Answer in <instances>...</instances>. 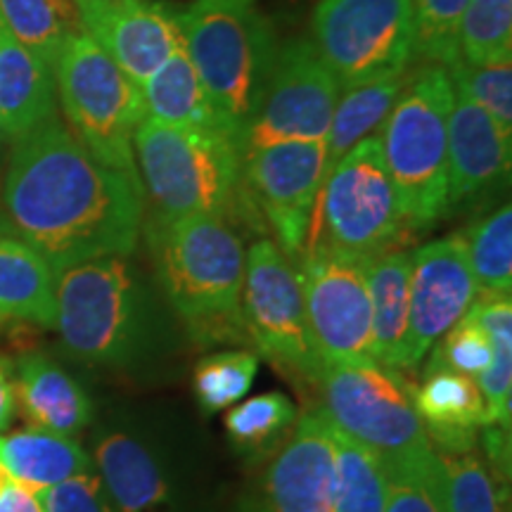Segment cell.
Here are the masks:
<instances>
[{
  "instance_id": "obj_1",
  "label": "cell",
  "mask_w": 512,
  "mask_h": 512,
  "mask_svg": "<svg viewBox=\"0 0 512 512\" xmlns=\"http://www.w3.org/2000/svg\"><path fill=\"white\" fill-rule=\"evenodd\" d=\"M143 214L140 181L98 162L57 114L12 140L0 181V226L55 271L131 256Z\"/></svg>"
},
{
  "instance_id": "obj_2",
  "label": "cell",
  "mask_w": 512,
  "mask_h": 512,
  "mask_svg": "<svg viewBox=\"0 0 512 512\" xmlns=\"http://www.w3.org/2000/svg\"><path fill=\"white\" fill-rule=\"evenodd\" d=\"M143 228L159 283L190 337L197 344H249L240 306L247 252L226 216L190 214Z\"/></svg>"
},
{
  "instance_id": "obj_3",
  "label": "cell",
  "mask_w": 512,
  "mask_h": 512,
  "mask_svg": "<svg viewBox=\"0 0 512 512\" xmlns=\"http://www.w3.org/2000/svg\"><path fill=\"white\" fill-rule=\"evenodd\" d=\"M178 27L223 131L242 150L278 55L271 27L252 0H195L178 10Z\"/></svg>"
},
{
  "instance_id": "obj_4",
  "label": "cell",
  "mask_w": 512,
  "mask_h": 512,
  "mask_svg": "<svg viewBox=\"0 0 512 512\" xmlns=\"http://www.w3.org/2000/svg\"><path fill=\"white\" fill-rule=\"evenodd\" d=\"M133 157L150 221L228 214L242 171V150L228 133L145 117L133 133Z\"/></svg>"
},
{
  "instance_id": "obj_5",
  "label": "cell",
  "mask_w": 512,
  "mask_h": 512,
  "mask_svg": "<svg viewBox=\"0 0 512 512\" xmlns=\"http://www.w3.org/2000/svg\"><path fill=\"white\" fill-rule=\"evenodd\" d=\"M453 91L446 67L425 64L380 128L382 155L406 226L427 228L451 211L448 192V117Z\"/></svg>"
},
{
  "instance_id": "obj_6",
  "label": "cell",
  "mask_w": 512,
  "mask_h": 512,
  "mask_svg": "<svg viewBox=\"0 0 512 512\" xmlns=\"http://www.w3.org/2000/svg\"><path fill=\"white\" fill-rule=\"evenodd\" d=\"M55 330L86 366L124 368L143 356L147 306L128 256H102L55 275Z\"/></svg>"
},
{
  "instance_id": "obj_7",
  "label": "cell",
  "mask_w": 512,
  "mask_h": 512,
  "mask_svg": "<svg viewBox=\"0 0 512 512\" xmlns=\"http://www.w3.org/2000/svg\"><path fill=\"white\" fill-rule=\"evenodd\" d=\"M53 74L74 136L98 162L140 181L133 133L145 119V102L136 83L86 31L69 38L57 55Z\"/></svg>"
},
{
  "instance_id": "obj_8",
  "label": "cell",
  "mask_w": 512,
  "mask_h": 512,
  "mask_svg": "<svg viewBox=\"0 0 512 512\" xmlns=\"http://www.w3.org/2000/svg\"><path fill=\"white\" fill-rule=\"evenodd\" d=\"M403 228L406 221L384 162L382 138L373 133L332 164L313 209V240L306 249L370 259L387 252Z\"/></svg>"
},
{
  "instance_id": "obj_9",
  "label": "cell",
  "mask_w": 512,
  "mask_h": 512,
  "mask_svg": "<svg viewBox=\"0 0 512 512\" xmlns=\"http://www.w3.org/2000/svg\"><path fill=\"white\" fill-rule=\"evenodd\" d=\"M323 411L339 432L382 458L387 467L430 456L434 448L399 370L380 363L323 366L318 377Z\"/></svg>"
},
{
  "instance_id": "obj_10",
  "label": "cell",
  "mask_w": 512,
  "mask_h": 512,
  "mask_svg": "<svg viewBox=\"0 0 512 512\" xmlns=\"http://www.w3.org/2000/svg\"><path fill=\"white\" fill-rule=\"evenodd\" d=\"M311 43L342 91L406 72L413 60V0H320Z\"/></svg>"
},
{
  "instance_id": "obj_11",
  "label": "cell",
  "mask_w": 512,
  "mask_h": 512,
  "mask_svg": "<svg viewBox=\"0 0 512 512\" xmlns=\"http://www.w3.org/2000/svg\"><path fill=\"white\" fill-rule=\"evenodd\" d=\"M240 306L249 344L292 380L318 384L323 363L313 349L302 275L273 240L249 247Z\"/></svg>"
},
{
  "instance_id": "obj_12",
  "label": "cell",
  "mask_w": 512,
  "mask_h": 512,
  "mask_svg": "<svg viewBox=\"0 0 512 512\" xmlns=\"http://www.w3.org/2000/svg\"><path fill=\"white\" fill-rule=\"evenodd\" d=\"M299 275L318 361L323 366L375 361L366 259L306 249Z\"/></svg>"
},
{
  "instance_id": "obj_13",
  "label": "cell",
  "mask_w": 512,
  "mask_h": 512,
  "mask_svg": "<svg viewBox=\"0 0 512 512\" xmlns=\"http://www.w3.org/2000/svg\"><path fill=\"white\" fill-rule=\"evenodd\" d=\"M330 171L325 140H292L242 155V176L268 226L275 245L290 261L309 245L313 209Z\"/></svg>"
},
{
  "instance_id": "obj_14",
  "label": "cell",
  "mask_w": 512,
  "mask_h": 512,
  "mask_svg": "<svg viewBox=\"0 0 512 512\" xmlns=\"http://www.w3.org/2000/svg\"><path fill=\"white\" fill-rule=\"evenodd\" d=\"M339 93L337 76L311 41H294L278 50L264 102L249 126L242 155L292 140H325Z\"/></svg>"
},
{
  "instance_id": "obj_15",
  "label": "cell",
  "mask_w": 512,
  "mask_h": 512,
  "mask_svg": "<svg viewBox=\"0 0 512 512\" xmlns=\"http://www.w3.org/2000/svg\"><path fill=\"white\" fill-rule=\"evenodd\" d=\"M477 299V283L467 259L465 233H451L411 252V311L403 370L415 368L434 344Z\"/></svg>"
},
{
  "instance_id": "obj_16",
  "label": "cell",
  "mask_w": 512,
  "mask_h": 512,
  "mask_svg": "<svg viewBox=\"0 0 512 512\" xmlns=\"http://www.w3.org/2000/svg\"><path fill=\"white\" fill-rule=\"evenodd\" d=\"M337 427L323 408H309L275 451L264 477L266 512H335Z\"/></svg>"
},
{
  "instance_id": "obj_17",
  "label": "cell",
  "mask_w": 512,
  "mask_h": 512,
  "mask_svg": "<svg viewBox=\"0 0 512 512\" xmlns=\"http://www.w3.org/2000/svg\"><path fill=\"white\" fill-rule=\"evenodd\" d=\"M81 27L140 88L183 46L178 10L157 0H74Z\"/></svg>"
},
{
  "instance_id": "obj_18",
  "label": "cell",
  "mask_w": 512,
  "mask_h": 512,
  "mask_svg": "<svg viewBox=\"0 0 512 512\" xmlns=\"http://www.w3.org/2000/svg\"><path fill=\"white\" fill-rule=\"evenodd\" d=\"M95 470L117 512H181L176 489L157 451L128 430L95 439Z\"/></svg>"
},
{
  "instance_id": "obj_19",
  "label": "cell",
  "mask_w": 512,
  "mask_h": 512,
  "mask_svg": "<svg viewBox=\"0 0 512 512\" xmlns=\"http://www.w3.org/2000/svg\"><path fill=\"white\" fill-rule=\"evenodd\" d=\"M512 136L465 95L453 98L448 117V192L451 207L482 195L510 174Z\"/></svg>"
},
{
  "instance_id": "obj_20",
  "label": "cell",
  "mask_w": 512,
  "mask_h": 512,
  "mask_svg": "<svg viewBox=\"0 0 512 512\" xmlns=\"http://www.w3.org/2000/svg\"><path fill=\"white\" fill-rule=\"evenodd\" d=\"M413 403L437 453L475 451L479 430L491 425L479 384L448 368L427 366Z\"/></svg>"
},
{
  "instance_id": "obj_21",
  "label": "cell",
  "mask_w": 512,
  "mask_h": 512,
  "mask_svg": "<svg viewBox=\"0 0 512 512\" xmlns=\"http://www.w3.org/2000/svg\"><path fill=\"white\" fill-rule=\"evenodd\" d=\"M15 403L31 427L76 437L91 425L95 408L86 389L62 366L41 354L17 361Z\"/></svg>"
},
{
  "instance_id": "obj_22",
  "label": "cell",
  "mask_w": 512,
  "mask_h": 512,
  "mask_svg": "<svg viewBox=\"0 0 512 512\" xmlns=\"http://www.w3.org/2000/svg\"><path fill=\"white\" fill-rule=\"evenodd\" d=\"M53 67L22 46L0 22V128L15 140L53 117Z\"/></svg>"
},
{
  "instance_id": "obj_23",
  "label": "cell",
  "mask_w": 512,
  "mask_h": 512,
  "mask_svg": "<svg viewBox=\"0 0 512 512\" xmlns=\"http://www.w3.org/2000/svg\"><path fill=\"white\" fill-rule=\"evenodd\" d=\"M373 306V356L384 368L403 370L411 311V252L387 249L366 259Z\"/></svg>"
},
{
  "instance_id": "obj_24",
  "label": "cell",
  "mask_w": 512,
  "mask_h": 512,
  "mask_svg": "<svg viewBox=\"0 0 512 512\" xmlns=\"http://www.w3.org/2000/svg\"><path fill=\"white\" fill-rule=\"evenodd\" d=\"M0 467L12 482L34 494L95 472L93 456L74 437L36 427L0 437Z\"/></svg>"
},
{
  "instance_id": "obj_25",
  "label": "cell",
  "mask_w": 512,
  "mask_h": 512,
  "mask_svg": "<svg viewBox=\"0 0 512 512\" xmlns=\"http://www.w3.org/2000/svg\"><path fill=\"white\" fill-rule=\"evenodd\" d=\"M55 275L34 247L0 235V323L55 328Z\"/></svg>"
},
{
  "instance_id": "obj_26",
  "label": "cell",
  "mask_w": 512,
  "mask_h": 512,
  "mask_svg": "<svg viewBox=\"0 0 512 512\" xmlns=\"http://www.w3.org/2000/svg\"><path fill=\"white\" fill-rule=\"evenodd\" d=\"M140 93H143L147 119L171 126L219 128L223 131L183 46L147 76V81L140 86Z\"/></svg>"
},
{
  "instance_id": "obj_27",
  "label": "cell",
  "mask_w": 512,
  "mask_h": 512,
  "mask_svg": "<svg viewBox=\"0 0 512 512\" xmlns=\"http://www.w3.org/2000/svg\"><path fill=\"white\" fill-rule=\"evenodd\" d=\"M408 76L411 74L406 72L389 74L339 93L328 138H325L330 169L339 157L347 155L351 147L361 143L363 138L380 133L389 112L394 110L396 100L406 88Z\"/></svg>"
},
{
  "instance_id": "obj_28",
  "label": "cell",
  "mask_w": 512,
  "mask_h": 512,
  "mask_svg": "<svg viewBox=\"0 0 512 512\" xmlns=\"http://www.w3.org/2000/svg\"><path fill=\"white\" fill-rule=\"evenodd\" d=\"M467 316L482 325L494 347V361L477 377L491 425L510 430L512 408V302L505 294H479Z\"/></svg>"
},
{
  "instance_id": "obj_29",
  "label": "cell",
  "mask_w": 512,
  "mask_h": 512,
  "mask_svg": "<svg viewBox=\"0 0 512 512\" xmlns=\"http://www.w3.org/2000/svg\"><path fill=\"white\" fill-rule=\"evenodd\" d=\"M0 22L48 67L69 38L83 31L74 0H0Z\"/></svg>"
},
{
  "instance_id": "obj_30",
  "label": "cell",
  "mask_w": 512,
  "mask_h": 512,
  "mask_svg": "<svg viewBox=\"0 0 512 512\" xmlns=\"http://www.w3.org/2000/svg\"><path fill=\"white\" fill-rule=\"evenodd\" d=\"M297 418V408L283 392L252 396L226 415L228 439L240 456L261 460L285 444Z\"/></svg>"
},
{
  "instance_id": "obj_31",
  "label": "cell",
  "mask_w": 512,
  "mask_h": 512,
  "mask_svg": "<svg viewBox=\"0 0 512 512\" xmlns=\"http://www.w3.org/2000/svg\"><path fill=\"white\" fill-rule=\"evenodd\" d=\"M467 259L475 275L477 294L512 292V209L503 204L479 219L465 235Z\"/></svg>"
},
{
  "instance_id": "obj_32",
  "label": "cell",
  "mask_w": 512,
  "mask_h": 512,
  "mask_svg": "<svg viewBox=\"0 0 512 512\" xmlns=\"http://www.w3.org/2000/svg\"><path fill=\"white\" fill-rule=\"evenodd\" d=\"M387 465L377 453L337 430L335 512H384Z\"/></svg>"
},
{
  "instance_id": "obj_33",
  "label": "cell",
  "mask_w": 512,
  "mask_h": 512,
  "mask_svg": "<svg viewBox=\"0 0 512 512\" xmlns=\"http://www.w3.org/2000/svg\"><path fill=\"white\" fill-rule=\"evenodd\" d=\"M467 64L512 62V0H470L458 31Z\"/></svg>"
},
{
  "instance_id": "obj_34",
  "label": "cell",
  "mask_w": 512,
  "mask_h": 512,
  "mask_svg": "<svg viewBox=\"0 0 512 512\" xmlns=\"http://www.w3.org/2000/svg\"><path fill=\"white\" fill-rule=\"evenodd\" d=\"M261 356L247 349L216 351L204 356L192 373V389L197 403L207 413H219L223 408L235 406L252 389L254 377L259 373Z\"/></svg>"
},
{
  "instance_id": "obj_35",
  "label": "cell",
  "mask_w": 512,
  "mask_h": 512,
  "mask_svg": "<svg viewBox=\"0 0 512 512\" xmlns=\"http://www.w3.org/2000/svg\"><path fill=\"white\" fill-rule=\"evenodd\" d=\"M437 453V451H434ZM448 512H501L510 494L501 491L475 451L437 453Z\"/></svg>"
},
{
  "instance_id": "obj_36",
  "label": "cell",
  "mask_w": 512,
  "mask_h": 512,
  "mask_svg": "<svg viewBox=\"0 0 512 512\" xmlns=\"http://www.w3.org/2000/svg\"><path fill=\"white\" fill-rule=\"evenodd\" d=\"M470 0H413V57L448 67L460 60L458 31Z\"/></svg>"
},
{
  "instance_id": "obj_37",
  "label": "cell",
  "mask_w": 512,
  "mask_h": 512,
  "mask_svg": "<svg viewBox=\"0 0 512 512\" xmlns=\"http://www.w3.org/2000/svg\"><path fill=\"white\" fill-rule=\"evenodd\" d=\"M453 91L465 95L512 136V62L467 64L456 60L446 67Z\"/></svg>"
},
{
  "instance_id": "obj_38",
  "label": "cell",
  "mask_w": 512,
  "mask_h": 512,
  "mask_svg": "<svg viewBox=\"0 0 512 512\" xmlns=\"http://www.w3.org/2000/svg\"><path fill=\"white\" fill-rule=\"evenodd\" d=\"M384 512H448L437 453L387 467Z\"/></svg>"
},
{
  "instance_id": "obj_39",
  "label": "cell",
  "mask_w": 512,
  "mask_h": 512,
  "mask_svg": "<svg viewBox=\"0 0 512 512\" xmlns=\"http://www.w3.org/2000/svg\"><path fill=\"white\" fill-rule=\"evenodd\" d=\"M430 368H448L453 373L477 380L494 361L491 339L470 316L458 320L444 337L434 344Z\"/></svg>"
},
{
  "instance_id": "obj_40",
  "label": "cell",
  "mask_w": 512,
  "mask_h": 512,
  "mask_svg": "<svg viewBox=\"0 0 512 512\" xmlns=\"http://www.w3.org/2000/svg\"><path fill=\"white\" fill-rule=\"evenodd\" d=\"M36 496L46 512H117L95 472L67 479Z\"/></svg>"
},
{
  "instance_id": "obj_41",
  "label": "cell",
  "mask_w": 512,
  "mask_h": 512,
  "mask_svg": "<svg viewBox=\"0 0 512 512\" xmlns=\"http://www.w3.org/2000/svg\"><path fill=\"white\" fill-rule=\"evenodd\" d=\"M482 448H484V463L489 467L491 477L496 486L505 494H510V479H512V448H510V430H503L498 425H484L482 430Z\"/></svg>"
},
{
  "instance_id": "obj_42",
  "label": "cell",
  "mask_w": 512,
  "mask_h": 512,
  "mask_svg": "<svg viewBox=\"0 0 512 512\" xmlns=\"http://www.w3.org/2000/svg\"><path fill=\"white\" fill-rule=\"evenodd\" d=\"M0 512H46L34 491L8 482L0 489Z\"/></svg>"
},
{
  "instance_id": "obj_43",
  "label": "cell",
  "mask_w": 512,
  "mask_h": 512,
  "mask_svg": "<svg viewBox=\"0 0 512 512\" xmlns=\"http://www.w3.org/2000/svg\"><path fill=\"white\" fill-rule=\"evenodd\" d=\"M15 382H12L8 358L0 356V432L10 425L15 415Z\"/></svg>"
},
{
  "instance_id": "obj_44",
  "label": "cell",
  "mask_w": 512,
  "mask_h": 512,
  "mask_svg": "<svg viewBox=\"0 0 512 512\" xmlns=\"http://www.w3.org/2000/svg\"><path fill=\"white\" fill-rule=\"evenodd\" d=\"M8 143H10V138L5 136V131L0 128V181H3L5 162H8Z\"/></svg>"
},
{
  "instance_id": "obj_45",
  "label": "cell",
  "mask_w": 512,
  "mask_h": 512,
  "mask_svg": "<svg viewBox=\"0 0 512 512\" xmlns=\"http://www.w3.org/2000/svg\"><path fill=\"white\" fill-rule=\"evenodd\" d=\"M238 512H266V510H264V505L256 501V503H245Z\"/></svg>"
},
{
  "instance_id": "obj_46",
  "label": "cell",
  "mask_w": 512,
  "mask_h": 512,
  "mask_svg": "<svg viewBox=\"0 0 512 512\" xmlns=\"http://www.w3.org/2000/svg\"><path fill=\"white\" fill-rule=\"evenodd\" d=\"M8 482H12V479L8 477V472H5V470H3V467H0V489H3V486H5V484H8Z\"/></svg>"
},
{
  "instance_id": "obj_47",
  "label": "cell",
  "mask_w": 512,
  "mask_h": 512,
  "mask_svg": "<svg viewBox=\"0 0 512 512\" xmlns=\"http://www.w3.org/2000/svg\"><path fill=\"white\" fill-rule=\"evenodd\" d=\"M501 512H510V505H505V508Z\"/></svg>"
}]
</instances>
